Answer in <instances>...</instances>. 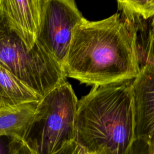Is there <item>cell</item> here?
I'll list each match as a JSON object with an SVG mask.
<instances>
[{"label":"cell","mask_w":154,"mask_h":154,"mask_svg":"<svg viewBox=\"0 0 154 154\" xmlns=\"http://www.w3.org/2000/svg\"><path fill=\"white\" fill-rule=\"evenodd\" d=\"M141 67L136 38L120 13L75 28L63 66L66 77L93 86L129 82Z\"/></svg>","instance_id":"obj_1"},{"label":"cell","mask_w":154,"mask_h":154,"mask_svg":"<svg viewBox=\"0 0 154 154\" xmlns=\"http://www.w3.org/2000/svg\"><path fill=\"white\" fill-rule=\"evenodd\" d=\"M122 19L135 34L154 17V0L117 1Z\"/></svg>","instance_id":"obj_10"},{"label":"cell","mask_w":154,"mask_h":154,"mask_svg":"<svg viewBox=\"0 0 154 154\" xmlns=\"http://www.w3.org/2000/svg\"><path fill=\"white\" fill-rule=\"evenodd\" d=\"M84 19L73 0L45 1L37 41L63 69L75 29Z\"/></svg>","instance_id":"obj_5"},{"label":"cell","mask_w":154,"mask_h":154,"mask_svg":"<svg viewBox=\"0 0 154 154\" xmlns=\"http://www.w3.org/2000/svg\"><path fill=\"white\" fill-rule=\"evenodd\" d=\"M41 98L9 70L0 66V108L38 102Z\"/></svg>","instance_id":"obj_8"},{"label":"cell","mask_w":154,"mask_h":154,"mask_svg":"<svg viewBox=\"0 0 154 154\" xmlns=\"http://www.w3.org/2000/svg\"><path fill=\"white\" fill-rule=\"evenodd\" d=\"M137 139L144 142L154 129V63H145L131 81Z\"/></svg>","instance_id":"obj_6"},{"label":"cell","mask_w":154,"mask_h":154,"mask_svg":"<svg viewBox=\"0 0 154 154\" xmlns=\"http://www.w3.org/2000/svg\"><path fill=\"white\" fill-rule=\"evenodd\" d=\"M9 154H37L24 140L19 137H10Z\"/></svg>","instance_id":"obj_12"},{"label":"cell","mask_w":154,"mask_h":154,"mask_svg":"<svg viewBox=\"0 0 154 154\" xmlns=\"http://www.w3.org/2000/svg\"><path fill=\"white\" fill-rule=\"evenodd\" d=\"M131 154H148L146 146L140 141H138Z\"/></svg>","instance_id":"obj_15"},{"label":"cell","mask_w":154,"mask_h":154,"mask_svg":"<svg viewBox=\"0 0 154 154\" xmlns=\"http://www.w3.org/2000/svg\"><path fill=\"white\" fill-rule=\"evenodd\" d=\"M143 143L147 147L148 154H154V129Z\"/></svg>","instance_id":"obj_14"},{"label":"cell","mask_w":154,"mask_h":154,"mask_svg":"<svg viewBox=\"0 0 154 154\" xmlns=\"http://www.w3.org/2000/svg\"><path fill=\"white\" fill-rule=\"evenodd\" d=\"M46 0H0V11L29 47L37 42Z\"/></svg>","instance_id":"obj_7"},{"label":"cell","mask_w":154,"mask_h":154,"mask_svg":"<svg viewBox=\"0 0 154 154\" xmlns=\"http://www.w3.org/2000/svg\"><path fill=\"white\" fill-rule=\"evenodd\" d=\"M0 66L41 97L66 81L62 67L37 41L29 47L1 11Z\"/></svg>","instance_id":"obj_3"},{"label":"cell","mask_w":154,"mask_h":154,"mask_svg":"<svg viewBox=\"0 0 154 154\" xmlns=\"http://www.w3.org/2000/svg\"><path fill=\"white\" fill-rule=\"evenodd\" d=\"M78 103L69 83L55 87L38 101L23 140L37 154H52L76 140Z\"/></svg>","instance_id":"obj_4"},{"label":"cell","mask_w":154,"mask_h":154,"mask_svg":"<svg viewBox=\"0 0 154 154\" xmlns=\"http://www.w3.org/2000/svg\"><path fill=\"white\" fill-rule=\"evenodd\" d=\"M81 149L82 146L76 140H72L66 143L52 154H79Z\"/></svg>","instance_id":"obj_13"},{"label":"cell","mask_w":154,"mask_h":154,"mask_svg":"<svg viewBox=\"0 0 154 154\" xmlns=\"http://www.w3.org/2000/svg\"><path fill=\"white\" fill-rule=\"evenodd\" d=\"M38 102L0 108V137H19L23 140Z\"/></svg>","instance_id":"obj_9"},{"label":"cell","mask_w":154,"mask_h":154,"mask_svg":"<svg viewBox=\"0 0 154 154\" xmlns=\"http://www.w3.org/2000/svg\"><path fill=\"white\" fill-rule=\"evenodd\" d=\"M136 126L131 82L93 86L78 100L76 140L93 154H131Z\"/></svg>","instance_id":"obj_2"},{"label":"cell","mask_w":154,"mask_h":154,"mask_svg":"<svg viewBox=\"0 0 154 154\" xmlns=\"http://www.w3.org/2000/svg\"><path fill=\"white\" fill-rule=\"evenodd\" d=\"M79 154H93V153H91V152H88V150H87L85 148H84V147L82 146V149H81V152H80Z\"/></svg>","instance_id":"obj_16"},{"label":"cell","mask_w":154,"mask_h":154,"mask_svg":"<svg viewBox=\"0 0 154 154\" xmlns=\"http://www.w3.org/2000/svg\"><path fill=\"white\" fill-rule=\"evenodd\" d=\"M136 39L141 66L154 63V17L140 29Z\"/></svg>","instance_id":"obj_11"}]
</instances>
